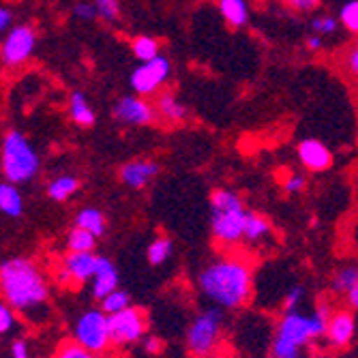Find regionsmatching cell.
Listing matches in <instances>:
<instances>
[{"label":"cell","mask_w":358,"mask_h":358,"mask_svg":"<svg viewBox=\"0 0 358 358\" xmlns=\"http://www.w3.org/2000/svg\"><path fill=\"white\" fill-rule=\"evenodd\" d=\"M3 299L11 309L32 324H41L50 315V287L41 268L28 257H11L0 264Z\"/></svg>","instance_id":"cell-1"},{"label":"cell","mask_w":358,"mask_h":358,"mask_svg":"<svg viewBox=\"0 0 358 358\" xmlns=\"http://www.w3.org/2000/svg\"><path fill=\"white\" fill-rule=\"evenodd\" d=\"M200 294L213 305L236 311L243 309L253 294V271L245 257L221 255L198 273Z\"/></svg>","instance_id":"cell-2"},{"label":"cell","mask_w":358,"mask_h":358,"mask_svg":"<svg viewBox=\"0 0 358 358\" xmlns=\"http://www.w3.org/2000/svg\"><path fill=\"white\" fill-rule=\"evenodd\" d=\"M331 315L327 303L317 305L311 313L283 311L275 329L271 358H303V348L327 335Z\"/></svg>","instance_id":"cell-3"},{"label":"cell","mask_w":358,"mask_h":358,"mask_svg":"<svg viewBox=\"0 0 358 358\" xmlns=\"http://www.w3.org/2000/svg\"><path fill=\"white\" fill-rule=\"evenodd\" d=\"M249 210L243 198L230 189H215L210 193V230L217 243L234 247L245 238Z\"/></svg>","instance_id":"cell-4"},{"label":"cell","mask_w":358,"mask_h":358,"mask_svg":"<svg viewBox=\"0 0 358 358\" xmlns=\"http://www.w3.org/2000/svg\"><path fill=\"white\" fill-rule=\"evenodd\" d=\"M0 168H3L5 180L13 185H26L35 180L41 170V157L32 146L26 134L20 129H9L3 136L0 146Z\"/></svg>","instance_id":"cell-5"},{"label":"cell","mask_w":358,"mask_h":358,"mask_svg":"<svg viewBox=\"0 0 358 358\" xmlns=\"http://www.w3.org/2000/svg\"><path fill=\"white\" fill-rule=\"evenodd\" d=\"M223 309L208 307L195 315L187 329V350L193 358H208L217 352L223 337Z\"/></svg>","instance_id":"cell-6"},{"label":"cell","mask_w":358,"mask_h":358,"mask_svg":"<svg viewBox=\"0 0 358 358\" xmlns=\"http://www.w3.org/2000/svg\"><path fill=\"white\" fill-rule=\"evenodd\" d=\"M73 337L86 350H90L94 354H103L114 343L112 329H110V315L103 309L84 311L76 322Z\"/></svg>","instance_id":"cell-7"},{"label":"cell","mask_w":358,"mask_h":358,"mask_svg":"<svg viewBox=\"0 0 358 358\" xmlns=\"http://www.w3.org/2000/svg\"><path fill=\"white\" fill-rule=\"evenodd\" d=\"M35 48H37V30L30 24H17L5 32L0 58H3L5 67L15 69L30 60V56L35 54Z\"/></svg>","instance_id":"cell-8"},{"label":"cell","mask_w":358,"mask_h":358,"mask_svg":"<svg viewBox=\"0 0 358 358\" xmlns=\"http://www.w3.org/2000/svg\"><path fill=\"white\" fill-rule=\"evenodd\" d=\"M110 329L116 345L138 343L148 333V315L140 307H127L124 311L110 315Z\"/></svg>","instance_id":"cell-9"},{"label":"cell","mask_w":358,"mask_h":358,"mask_svg":"<svg viewBox=\"0 0 358 358\" xmlns=\"http://www.w3.org/2000/svg\"><path fill=\"white\" fill-rule=\"evenodd\" d=\"M170 76H172L170 58L159 54L152 60L140 62L136 67V71L131 73V78H129V84H131L136 94L148 96V94H155L161 86H164L170 80Z\"/></svg>","instance_id":"cell-10"},{"label":"cell","mask_w":358,"mask_h":358,"mask_svg":"<svg viewBox=\"0 0 358 358\" xmlns=\"http://www.w3.org/2000/svg\"><path fill=\"white\" fill-rule=\"evenodd\" d=\"M112 114L118 122L129 127H146L157 120V108L150 106L142 94H124L114 103Z\"/></svg>","instance_id":"cell-11"},{"label":"cell","mask_w":358,"mask_h":358,"mask_svg":"<svg viewBox=\"0 0 358 358\" xmlns=\"http://www.w3.org/2000/svg\"><path fill=\"white\" fill-rule=\"evenodd\" d=\"M159 172H161V166L155 159H134L120 168L118 176H120V182L129 189H144L157 178Z\"/></svg>","instance_id":"cell-12"},{"label":"cell","mask_w":358,"mask_h":358,"mask_svg":"<svg viewBox=\"0 0 358 358\" xmlns=\"http://www.w3.org/2000/svg\"><path fill=\"white\" fill-rule=\"evenodd\" d=\"M96 262H99V255H94L92 251H69L62 257V268L67 271L71 285H82L86 281H92L96 273Z\"/></svg>","instance_id":"cell-13"},{"label":"cell","mask_w":358,"mask_h":358,"mask_svg":"<svg viewBox=\"0 0 358 358\" xmlns=\"http://www.w3.org/2000/svg\"><path fill=\"white\" fill-rule=\"evenodd\" d=\"M296 155H299V161L303 164V168L309 172H327L333 166V152L329 150L327 144L315 138L301 140Z\"/></svg>","instance_id":"cell-14"},{"label":"cell","mask_w":358,"mask_h":358,"mask_svg":"<svg viewBox=\"0 0 358 358\" xmlns=\"http://www.w3.org/2000/svg\"><path fill=\"white\" fill-rule=\"evenodd\" d=\"M354 309H339L331 315L327 337L333 348H348L356 335V317Z\"/></svg>","instance_id":"cell-15"},{"label":"cell","mask_w":358,"mask_h":358,"mask_svg":"<svg viewBox=\"0 0 358 358\" xmlns=\"http://www.w3.org/2000/svg\"><path fill=\"white\" fill-rule=\"evenodd\" d=\"M114 289H118V271H116V266L110 257L99 255L96 273L92 277V296L96 301H103L108 294H112Z\"/></svg>","instance_id":"cell-16"},{"label":"cell","mask_w":358,"mask_h":358,"mask_svg":"<svg viewBox=\"0 0 358 358\" xmlns=\"http://www.w3.org/2000/svg\"><path fill=\"white\" fill-rule=\"evenodd\" d=\"M335 294L345 296L350 309L358 311V266H341L331 281Z\"/></svg>","instance_id":"cell-17"},{"label":"cell","mask_w":358,"mask_h":358,"mask_svg":"<svg viewBox=\"0 0 358 358\" xmlns=\"http://www.w3.org/2000/svg\"><path fill=\"white\" fill-rule=\"evenodd\" d=\"M155 108H157V114L164 118L166 122L170 124H180L189 118V110L187 106L178 99L176 94H172L170 90L161 92L155 101Z\"/></svg>","instance_id":"cell-18"},{"label":"cell","mask_w":358,"mask_h":358,"mask_svg":"<svg viewBox=\"0 0 358 358\" xmlns=\"http://www.w3.org/2000/svg\"><path fill=\"white\" fill-rule=\"evenodd\" d=\"M69 116H71V120H73L78 127H84V129L92 127L94 120H96L94 110L90 108L88 96H86L82 90H76V92H71V96H69Z\"/></svg>","instance_id":"cell-19"},{"label":"cell","mask_w":358,"mask_h":358,"mask_svg":"<svg viewBox=\"0 0 358 358\" xmlns=\"http://www.w3.org/2000/svg\"><path fill=\"white\" fill-rule=\"evenodd\" d=\"M0 210H3V215H7L11 219H17L24 213L22 193H20L17 185H13L9 180H5L3 185H0Z\"/></svg>","instance_id":"cell-20"},{"label":"cell","mask_w":358,"mask_h":358,"mask_svg":"<svg viewBox=\"0 0 358 358\" xmlns=\"http://www.w3.org/2000/svg\"><path fill=\"white\" fill-rule=\"evenodd\" d=\"M80 191V180L71 174L56 176L48 182V198L54 202H67Z\"/></svg>","instance_id":"cell-21"},{"label":"cell","mask_w":358,"mask_h":358,"mask_svg":"<svg viewBox=\"0 0 358 358\" xmlns=\"http://www.w3.org/2000/svg\"><path fill=\"white\" fill-rule=\"evenodd\" d=\"M219 13L232 28H243L249 22L247 0H219Z\"/></svg>","instance_id":"cell-22"},{"label":"cell","mask_w":358,"mask_h":358,"mask_svg":"<svg viewBox=\"0 0 358 358\" xmlns=\"http://www.w3.org/2000/svg\"><path fill=\"white\" fill-rule=\"evenodd\" d=\"M76 225L78 227H84V230L92 232L96 238H101L108 230V223H106V217L99 208H82L78 215H76Z\"/></svg>","instance_id":"cell-23"},{"label":"cell","mask_w":358,"mask_h":358,"mask_svg":"<svg viewBox=\"0 0 358 358\" xmlns=\"http://www.w3.org/2000/svg\"><path fill=\"white\" fill-rule=\"evenodd\" d=\"M271 234H273V225H271V221H268L264 215H259V213H249V217H247V227H245V238H247L251 245H257V243L266 241Z\"/></svg>","instance_id":"cell-24"},{"label":"cell","mask_w":358,"mask_h":358,"mask_svg":"<svg viewBox=\"0 0 358 358\" xmlns=\"http://www.w3.org/2000/svg\"><path fill=\"white\" fill-rule=\"evenodd\" d=\"M174 251V243L168 238V236H159L155 238L150 245H148V251H146V257H148V264L150 266H161L166 264L170 255Z\"/></svg>","instance_id":"cell-25"},{"label":"cell","mask_w":358,"mask_h":358,"mask_svg":"<svg viewBox=\"0 0 358 358\" xmlns=\"http://www.w3.org/2000/svg\"><path fill=\"white\" fill-rule=\"evenodd\" d=\"M131 52L140 62H146V60H152L161 54V43L155 37L140 35L131 41Z\"/></svg>","instance_id":"cell-26"},{"label":"cell","mask_w":358,"mask_h":358,"mask_svg":"<svg viewBox=\"0 0 358 358\" xmlns=\"http://www.w3.org/2000/svg\"><path fill=\"white\" fill-rule=\"evenodd\" d=\"M67 247L69 251H94L96 247V236L84 227L73 225V230L67 234Z\"/></svg>","instance_id":"cell-27"},{"label":"cell","mask_w":358,"mask_h":358,"mask_svg":"<svg viewBox=\"0 0 358 358\" xmlns=\"http://www.w3.org/2000/svg\"><path fill=\"white\" fill-rule=\"evenodd\" d=\"M101 303V309L108 313V315H114V313H118V311H124L127 307H131V299H129V294L124 289H114L112 294H108L103 301H99Z\"/></svg>","instance_id":"cell-28"},{"label":"cell","mask_w":358,"mask_h":358,"mask_svg":"<svg viewBox=\"0 0 358 358\" xmlns=\"http://www.w3.org/2000/svg\"><path fill=\"white\" fill-rule=\"evenodd\" d=\"M339 22H341V26L348 32H352V35H358V0H348V3L341 5Z\"/></svg>","instance_id":"cell-29"},{"label":"cell","mask_w":358,"mask_h":358,"mask_svg":"<svg viewBox=\"0 0 358 358\" xmlns=\"http://www.w3.org/2000/svg\"><path fill=\"white\" fill-rule=\"evenodd\" d=\"M339 26H341L339 17H333V15H317V17L311 20V30L320 37L335 35V32L339 30Z\"/></svg>","instance_id":"cell-30"},{"label":"cell","mask_w":358,"mask_h":358,"mask_svg":"<svg viewBox=\"0 0 358 358\" xmlns=\"http://www.w3.org/2000/svg\"><path fill=\"white\" fill-rule=\"evenodd\" d=\"M52 358H96V354L86 350L78 341H67L56 350V354Z\"/></svg>","instance_id":"cell-31"},{"label":"cell","mask_w":358,"mask_h":358,"mask_svg":"<svg viewBox=\"0 0 358 358\" xmlns=\"http://www.w3.org/2000/svg\"><path fill=\"white\" fill-rule=\"evenodd\" d=\"M305 299V287L303 285H292L283 299V311H296L301 309V303Z\"/></svg>","instance_id":"cell-32"},{"label":"cell","mask_w":358,"mask_h":358,"mask_svg":"<svg viewBox=\"0 0 358 358\" xmlns=\"http://www.w3.org/2000/svg\"><path fill=\"white\" fill-rule=\"evenodd\" d=\"M92 3L99 7V13L106 22H116L120 17L118 0H92Z\"/></svg>","instance_id":"cell-33"},{"label":"cell","mask_w":358,"mask_h":358,"mask_svg":"<svg viewBox=\"0 0 358 358\" xmlns=\"http://www.w3.org/2000/svg\"><path fill=\"white\" fill-rule=\"evenodd\" d=\"M73 15L82 22H94L96 17H101L99 13V7L94 3H76L73 7Z\"/></svg>","instance_id":"cell-34"},{"label":"cell","mask_w":358,"mask_h":358,"mask_svg":"<svg viewBox=\"0 0 358 358\" xmlns=\"http://www.w3.org/2000/svg\"><path fill=\"white\" fill-rule=\"evenodd\" d=\"M305 187H307V178L303 174H299V172H289L287 178L283 180V191L292 193V195L305 191Z\"/></svg>","instance_id":"cell-35"},{"label":"cell","mask_w":358,"mask_h":358,"mask_svg":"<svg viewBox=\"0 0 358 358\" xmlns=\"http://www.w3.org/2000/svg\"><path fill=\"white\" fill-rule=\"evenodd\" d=\"M13 327H15V311L11 309V305L3 303L0 305V333L7 335Z\"/></svg>","instance_id":"cell-36"},{"label":"cell","mask_w":358,"mask_h":358,"mask_svg":"<svg viewBox=\"0 0 358 358\" xmlns=\"http://www.w3.org/2000/svg\"><path fill=\"white\" fill-rule=\"evenodd\" d=\"M283 3L296 13H309L313 11L315 7H320L322 0H283Z\"/></svg>","instance_id":"cell-37"},{"label":"cell","mask_w":358,"mask_h":358,"mask_svg":"<svg viewBox=\"0 0 358 358\" xmlns=\"http://www.w3.org/2000/svg\"><path fill=\"white\" fill-rule=\"evenodd\" d=\"M9 358H30V348H28V341L17 337L11 341L9 345Z\"/></svg>","instance_id":"cell-38"},{"label":"cell","mask_w":358,"mask_h":358,"mask_svg":"<svg viewBox=\"0 0 358 358\" xmlns=\"http://www.w3.org/2000/svg\"><path fill=\"white\" fill-rule=\"evenodd\" d=\"M345 71L358 80V45H354L348 54H345Z\"/></svg>","instance_id":"cell-39"},{"label":"cell","mask_w":358,"mask_h":358,"mask_svg":"<svg viewBox=\"0 0 358 358\" xmlns=\"http://www.w3.org/2000/svg\"><path fill=\"white\" fill-rule=\"evenodd\" d=\"M11 26H13V11L9 7H3L0 9V30L7 32Z\"/></svg>","instance_id":"cell-40"},{"label":"cell","mask_w":358,"mask_h":358,"mask_svg":"<svg viewBox=\"0 0 358 358\" xmlns=\"http://www.w3.org/2000/svg\"><path fill=\"white\" fill-rule=\"evenodd\" d=\"M144 350L148 352V354H159L161 350H164V343H161V339L159 337H146L144 339Z\"/></svg>","instance_id":"cell-41"},{"label":"cell","mask_w":358,"mask_h":358,"mask_svg":"<svg viewBox=\"0 0 358 358\" xmlns=\"http://www.w3.org/2000/svg\"><path fill=\"white\" fill-rule=\"evenodd\" d=\"M322 45H324V41H322V37H320V35H315V32L305 39V48H307L309 52H320V50H322Z\"/></svg>","instance_id":"cell-42"},{"label":"cell","mask_w":358,"mask_h":358,"mask_svg":"<svg viewBox=\"0 0 358 358\" xmlns=\"http://www.w3.org/2000/svg\"><path fill=\"white\" fill-rule=\"evenodd\" d=\"M356 45H358V35H356Z\"/></svg>","instance_id":"cell-43"}]
</instances>
